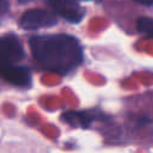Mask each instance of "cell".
Listing matches in <instances>:
<instances>
[{
    "label": "cell",
    "instance_id": "cell-1",
    "mask_svg": "<svg viewBox=\"0 0 153 153\" xmlns=\"http://www.w3.org/2000/svg\"><path fill=\"white\" fill-rule=\"evenodd\" d=\"M29 44L36 61L44 69L57 74L72 72L84 59L79 41L67 33L32 36Z\"/></svg>",
    "mask_w": 153,
    "mask_h": 153
},
{
    "label": "cell",
    "instance_id": "cell-2",
    "mask_svg": "<svg viewBox=\"0 0 153 153\" xmlns=\"http://www.w3.org/2000/svg\"><path fill=\"white\" fill-rule=\"evenodd\" d=\"M57 24L56 16L47 10L33 8L24 12L19 19V26L24 30H38Z\"/></svg>",
    "mask_w": 153,
    "mask_h": 153
},
{
    "label": "cell",
    "instance_id": "cell-3",
    "mask_svg": "<svg viewBox=\"0 0 153 153\" xmlns=\"http://www.w3.org/2000/svg\"><path fill=\"white\" fill-rule=\"evenodd\" d=\"M47 5L66 22L80 23L85 17V10L75 0H45Z\"/></svg>",
    "mask_w": 153,
    "mask_h": 153
},
{
    "label": "cell",
    "instance_id": "cell-4",
    "mask_svg": "<svg viewBox=\"0 0 153 153\" xmlns=\"http://www.w3.org/2000/svg\"><path fill=\"white\" fill-rule=\"evenodd\" d=\"M0 78L8 84L19 87H27L32 82L30 69L25 66H18L16 63L0 65Z\"/></svg>",
    "mask_w": 153,
    "mask_h": 153
},
{
    "label": "cell",
    "instance_id": "cell-5",
    "mask_svg": "<svg viewBox=\"0 0 153 153\" xmlns=\"http://www.w3.org/2000/svg\"><path fill=\"white\" fill-rule=\"evenodd\" d=\"M25 55L22 43L14 35L0 37V65L17 63Z\"/></svg>",
    "mask_w": 153,
    "mask_h": 153
},
{
    "label": "cell",
    "instance_id": "cell-6",
    "mask_svg": "<svg viewBox=\"0 0 153 153\" xmlns=\"http://www.w3.org/2000/svg\"><path fill=\"white\" fill-rule=\"evenodd\" d=\"M61 118L69 126L75 128H88L93 122L105 118L104 114L98 110H81V111H65Z\"/></svg>",
    "mask_w": 153,
    "mask_h": 153
},
{
    "label": "cell",
    "instance_id": "cell-7",
    "mask_svg": "<svg viewBox=\"0 0 153 153\" xmlns=\"http://www.w3.org/2000/svg\"><path fill=\"white\" fill-rule=\"evenodd\" d=\"M136 27L141 33L153 38V18L149 17L139 18L136 22Z\"/></svg>",
    "mask_w": 153,
    "mask_h": 153
},
{
    "label": "cell",
    "instance_id": "cell-8",
    "mask_svg": "<svg viewBox=\"0 0 153 153\" xmlns=\"http://www.w3.org/2000/svg\"><path fill=\"white\" fill-rule=\"evenodd\" d=\"M10 10V2L8 0H0V16L5 14Z\"/></svg>",
    "mask_w": 153,
    "mask_h": 153
},
{
    "label": "cell",
    "instance_id": "cell-9",
    "mask_svg": "<svg viewBox=\"0 0 153 153\" xmlns=\"http://www.w3.org/2000/svg\"><path fill=\"white\" fill-rule=\"evenodd\" d=\"M134 1L145 6H153V0H134Z\"/></svg>",
    "mask_w": 153,
    "mask_h": 153
},
{
    "label": "cell",
    "instance_id": "cell-10",
    "mask_svg": "<svg viewBox=\"0 0 153 153\" xmlns=\"http://www.w3.org/2000/svg\"><path fill=\"white\" fill-rule=\"evenodd\" d=\"M17 1L23 5V4H29V2H31V1H33V0H17Z\"/></svg>",
    "mask_w": 153,
    "mask_h": 153
},
{
    "label": "cell",
    "instance_id": "cell-11",
    "mask_svg": "<svg viewBox=\"0 0 153 153\" xmlns=\"http://www.w3.org/2000/svg\"><path fill=\"white\" fill-rule=\"evenodd\" d=\"M85 1H91V0H85Z\"/></svg>",
    "mask_w": 153,
    "mask_h": 153
}]
</instances>
